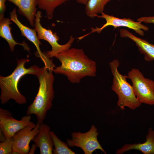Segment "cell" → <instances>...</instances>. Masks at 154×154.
<instances>
[{"label":"cell","instance_id":"25","mask_svg":"<svg viewBox=\"0 0 154 154\" xmlns=\"http://www.w3.org/2000/svg\"><path fill=\"white\" fill-rule=\"evenodd\" d=\"M89 0H76V2L80 4L85 5Z\"/></svg>","mask_w":154,"mask_h":154},{"label":"cell","instance_id":"20","mask_svg":"<svg viewBox=\"0 0 154 154\" xmlns=\"http://www.w3.org/2000/svg\"><path fill=\"white\" fill-rule=\"evenodd\" d=\"M13 145L12 137H7L5 141L0 142V154H12Z\"/></svg>","mask_w":154,"mask_h":154},{"label":"cell","instance_id":"4","mask_svg":"<svg viewBox=\"0 0 154 154\" xmlns=\"http://www.w3.org/2000/svg\"><path fill=\"white\" fill-rule=\"evenodd\" d=\"M109 64L113 76L111 89L117 95V106L121 110H125V107L135 110L141 104L135 96L132 86L127 81V76L123 75L119 72L118 70L119 66V60L114 59Z\"/></svg>","mask_w":154,"mask_h":154},{"label":"cell","instance_id":"21","mask_svg":"<svg viewBox=\"0 0 154 154\" xmlns=\"http://www.w3.org/2000/svg\"><path fill=\"white\" fill-rule=\"evenodd\" d=\"M137 21L147 23H151L154 25V16L142 17L139 18Z\"/></svg>","mask_w":154,"mask_h":154},{"label":"cell","instance_id":"3","mask_svg":"<svg viewBox=\"0 0 154 154\" xmlns=\"http://www.w3.org/2000/svg\"><path fill=\"white\" fill-rule=\"evenodd\" d=\"M29 57V55H28L26 58L17 59V66L11 74L6 76H0V99L1 104L7 103L10 99L14 100L20 105L27 103L26 98L18 90V82L20 79L25 75L33 74L36 76L40 68L36 65L26 68L25 64L30 61Z\"/></svg>","mask_w":154,"mask_h":154},{"label":"cell","instance_id":"6","mask_svg":"<svg viewBox=\"0 0 154 154\" xmlns=\"http://www.w3.org/2000/svg\"><path fill=\"white\" fill-rule=\"evenodd\" d=\"M41 17V11H38L35 15L34 26L36 30L38 39L47 41L51 46V50L45 52L49 58H51L54 57L56 55L70 48L74 40V38L71 35L66 43L63 45L59 44L58 42L59 37L56 33H53L50 29H46L42 26L40 22Z\"/></svg>","mask_w":154,"mask_h":154},{"label":"cell","instance_id":"9","mask_svg":"<svg viewBox=\"0 0 154 154\" xmlns=\"http://www.w3.org/2000/svg\"><path fill=\"white\" fill-rule=\"evenodd\" d=\"M31 115L23 116L20 120L13 117L10 112L0 108V130L4 133L6 138L12 137L15 133L23 128L35 125L31 121Z\"/></svg>","mask_w":154,"mask_h":154},{"label":"cell","instance_id":"5","mask_svg":"<svg viewBox=\"0 0 154 154\" xmlns=\"http://www.w3.org/2000/svg\"><path fill=\"white\" fill-rule=\"evenodd\" d=\"M132 83L134 93L142 104L154 105V81L145 78L138 69L132 68L127 73Z\"/></svg>","mask_w":154,"mask_h":154},{"label":"cell","instance_id":"26","mask_svg":"<svg viewBox=\"0 0 154 154\" xmlns=\"http://www.w3.org/2000/svg\"><path fill=\"white\" fill-rule=\"evenodd\" d=\"M118 0V1H121V0Z\"/></svg>","mask_w":154,"mask_h":154},{"label":"cell","instance_id":"10","mask_svg":"<svg viewBox=\"0 0 154 154\" xmlns=\"http://www.w3.org/2000/svg\"><path fill=\"white\" fill-rule=\"evenodd\" d=\"M101 14L100 16L98 15L97 17L104 19L106 21V23L100 28L97 27L95 28L92 27L91 32L86 34V35L94 32L100 33L104 29L109 26L113 27L114 29L119 27H126L133 30L142 36L144 35L143 31H147L149 30L148 27L142 24L141 22L134 21L130 18L120 19L103 12Z\"/></svg>","mask_w":154,"mask_h":154},{"label":"cell","instance_id":"13","mask_svg":"<svg viewBox=\"0 0 154 154\" xmlns=\"http://www.w3.org/2000/svg\"><path fill=\"white\" fill-rule=\"evenodd\" d=\"M119 34L121 37L128 38L135 43L140 53L144 55L145 61L154 60V45L146 40L136 37L126 29H120Z\"/></svg>","mask_w":154,"mask_h":154},{"label":"cell","instance_id":"1","mask_svg":"<svg viewBox=\"0 0 154 154\" xmlns=\"http://www.w3.org/2000/svg\"><path fill=\"white\" fill-rule=\"evenodd\" d=\"M54 57L61 65L56 67L53 72L66 76L72 83H79L86 76H96V63L88 57L82 48H70Z\"/></svg>","mask_w":154,"mask_h":154},{"label":"cell","instance_id":"7","mask_svg":"<svg viewBox=\"0 0 154 154\" xmlns=\"http://www.w3.org/2000/svg\"><path fill=\"white\" fill-rule=\"evenodd\" d=\"M99 134L97 128L92 125L86 132H72L71 138L67 139L66 143L70 147L80 148L85 154H92L96 149H100L106 154L98 140Z\"/></svg>","mask_w":154,"mask_h":154},{"label":"cell","instance_id":"22","mask_svg":"<svg viewBox=\"0 0 154 154\" xmlns=\"http://www.w3.org/2000/svg\"><path fill=\"white\" fill-rule=\"evenodd\" d=\"M7 0H0V19L4 17V13L6 10L5 2Z\"/></svg>","mask_w":154,"mask_h":154},{"label":"cell","instance_id":"2","mask_svg":"<svg viewBox=\"0 0 154 154\" xmlns=\"http://www.w3.org/2000/svg\"><path fill=\"white\" fill-rule=\"evenodd\" d=\"M39 83L38 93L26 111L27 115L35 114L37 122L42 123L47 112L51 109L54 97L53 84L54 77L52 72L44 66L41 68L36 75Z\"/></svg>","mask_w":154,"mask_h":154},{"label":"cell","instance_id":"12","mask_svg":"<svg viewBox=\"0 0 154 154\" xmlns=\"http://www.w3.org/2000/svg\"><path fill=\"white\" fill-rule=\"evenodd\" d=\"M50 127L44 123H40L38 134L32 139L40 154H52L54 144L50 134Z\"/></svg>","mask_w":154,"mask_h":154},{"label":"cell","instance_id":"16","mask_svg":"<svg viewBox=\"0 0 154 154\" xmlns=\"http://www.w3.org/2000/svg\"><path fill=\"white\" fill-rule=\"evenodd\" d=\"M11 24V21L9 18L0 19V36L7 42L11 52L14 51L16 45H19L22 46L25 50L30 52V49L24 41L22 43H19L13 39L11 33V28L9 25Z\"/></svg>","mask_w":154,"mask_h":154},{"label":"cell","instance_id":"14","mask_svg":"<svg viewBox=\"0 0 154 154\" xmlns=\"http://www.w3.org/2000/svg\"><path fill=\"white\" fill-rule=\"evenodd\" d=\"M146 141L143 143L125 144L116 152L117 154H122L131 150H139L144 154H154V130L149 127L146 136Z\"/></svg>","mask_w":154,"mask_h":154},{"label":"cell","instance_id":"24","mask_svg":"<svg viewBox=\"0 0 154 154\" xmlns=\"http://www.w3.org/2000/svg\"><path fill=\"white\" fill-rule=\"evenodd\" d=\"M36 148H37L36 145L34 143L32 145L31 150L30 151L29 154H34Z\"/></svg>","mask_w":154,"mask_h":154},{"label":"cell","instance_id":"18","mask_svg":"<svg viewBox=\"0 0 154 154\" xmlns=\"http://www.w3.org/2000/svg\"><path fill=\"white\" fill-rule=\"evenodd\" d=\"M70 0H37L38 7L46 11V16L49 19H52L55 9Z\"/></svg>","mask_w":154,"mask_h":154},{"label":"cell","instance_id":"11","mask_svg":"<svg viewBox=\"0 0 154 154\" xmlns=\"http://www.w3.org/2000/svg\"><path fill=\"white\" fill-rule=\"evenodd\" d=\"M40 123L25 127L16 132L12 137L13 151L19 154H29V143L38 133Z\"/></svg>","mask_w":154,"mask_h":154},{"label":"cell","instance_id":"19","mask_svg":"<svg viewBox=\"0 0 154 154\" xmlns=\"http://www.w3.org/2000/svg\"><path fill=\"white\" fill-rule=\"evenodd\" d=\"M50 134L52 139L54 148L53 150L54 154H75V153L69 147L67 143L61 141L56 134L50 131Z\"/></svg>","mask_w":154,"mask_h":154},{"label":"cell","instance_id":"15","mask_svg":"<svg viewBox=\"0 0 154 154\" xmlns=\"http://www.w3.org/2000/svg\"><path fill=\"white\" fill-rule=\"evenodd\" d=\"M18 8L19 13L24 16L32 27L34 26L37 5V0H7Z\"/></svg>","mask_w":154,"mask_h":154},{"label":"cell","instance_id":"17","mask_svg":"<svg viewBox=\"0 0 154 154\" xmlns=\"http://www.w3.org/2000/svg\"><path fill=\"white\" fill-rule=\"evenodd\" d=\"M112 0H89L85 5V12L89 17L94 18L103 13L106 5Z\"/></svg>","mask_w":154,"mask_h":154},{"label":"cell","instance_id":"8","mask_svg":"<svg viewBox=\"0 0 154 154\" xmlns=\"http://www.w3.org/2000/svg\"><path fill=\"white\" fill-rule=\"evenodd\" d=\"M16 12V8H14L10 13V20L17 26L22 35L27 38L35 46L37 49V56L40 58L46 68L48 70L53 71L56 66L51 58L45 52H42L41 50L40 46L42 44L38 38L36 29L35 28L31 29L22 24L18 19Z\"/></svg>","mask_w":154,"mask_h":154},{"label":"cell","instance_id":"23","mask_svg":"<svg viewBox=\"0 0 154 154\" xmlns=\"http://www.w3.org/2000/svg\"><path fill=\"white\" fill-rule=\"evenodd\" d=\"M6 138L3 132L0 130V141L2 142L5 140Z\"/></svg>","mask_w":154,"mask_h":154}]
</instances>
